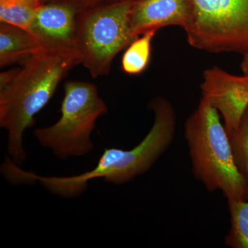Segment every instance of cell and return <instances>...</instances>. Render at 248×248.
Instances as JSON below:
<instances>
[{
    "instance_id": "obj_17",
    "label": "cell",
    "mask_w": 248,
    "mask_h": 248,
    "mask_svg": "<svg viewBox=\"0 0 248 248\" xmlns=\"http://www.w3.org/2000/svg\"><path fill=\"white\" fill-rule=\"evenodd\" d=\"M241 69L244 73V76L248 77V53L243 55L241 62Z\"/></svg>"
},
{
    "instance_id": "obj_7",
    "label": "cell",
    "mask_w": 248,
    "mask_h": 248,
    "mask_svg": "<svg viewBox=\"0 0 248 248\" xmlns=\"http://www.w3.org/2000/svg\"><path fill=\"white\" fill-rule=\"evenodd\" d=\"M201 89L202 98L223 117L231 138L248 108V77L234 76L213 66L204 71Z\"/></svg>"
},
{
    "instance_id": "obj_8",
    "label": "cell",
    "mask_w": 248,
    "mask_h": 248,
    "mask_svg": "<svg viewBox=\"0 0 248 248\" xmlns=\"http://www.w3.org/2000/svg\"><path fill=\"white\" fill-rule=\"evenodd\" d=\"M80 13L69 3H44L37 10L29 32L44 48L74 50Z\"/></svg>"
},
{
    "instance_id": "obj_10",
    "label": "cell",
    "mask_w": 248,
    "mask_h": 248,
    "mask_svg": "<svg viewBox=\"0 0 248 248\" xmlns=\"http://www.w3.org/2000/svg\"><path fill=\"white\" fill-rule=\"evenodd\" d=\"M29 31L6 23H0V67L27 61L44 49Z\"/></svg>"
},
{
    "instance_id": "obj_4",
    "label": "cell",
    "mask_w": 248,
    "mask_h": 248,
    "mask_svg": "<svg viewBox=\"0 0 248 248\" xmlns=\"http://www.w3.org/2000/svg\"><path fill=\"white\" fill-rule=\"evenodd\" d=\"M63 89L60 120L34 131L40 146L51 150L62 160L84 156L93 151L91 135L98 119L108 112L93 83L68 81Z\"/></svg>"
},
{
    "instance_id": "obj_15",
    "label": "cell",
    "mask_w": 248,
    "mask_h": 248,
    "mask_svg": "<svg viewBox=\"0 0 248 248\" xmlns=\"http://www.w3.org/2000/svg\"><path fill=\"white\" fill-rule=\"evenodd\" d=\"M120 1H123V0H44V3H45L46 1H48V2L60 1V2L69 3V4L75 5L81 11L96 7V6H102V5Z\"/></svg>"
},
{
    "instance_id": "obj_5",
    "label": "cell",
    "mask_w": 248,
    "mask_h": 248,
    "mask_svg": "<svg viewBox=\"0 0 248 248\" xmlns=\"http://www.w3.org/2000/svg\"><path fill=\"white\" fill-rule=\"evenodd\" d=\"M135 1H116L80 13L74 52L78 64L93 78L108 76L115 57L136 39L130 25Z\"/></svg>"
},
{
    "instance_id": "obj_16",
    "label": "cell",
    "mask_w": 248,
    "mask_h": 248,
    "mask_svg": "<svg viewBox=\"0 0 248 248\" xmlns=\"http://www.w3.org/2000/svg\"><path fill=\"white\" fill-rule=\"evenodd\" d=\"M19 69V68H13L1 72L0 74V90L4 89L14 80Z\"/></svg>"
},
{
    "instance_id": "obj_6",
    "label": "cell",
    "mask_w": 248,
    "mask_h": 248,
    "mask_svg": "<svg viewBox=\"0 0 248 248\" xmlns=\"http://www.w3.org/2000/svg\"><path fill=\"white\" fill-rule=\"evenodd\" d=\"M189 45L212 53H248V0H192Z\"/></svg>"
},
{
    "instance_id": "obj_11",
    "label": "cell",
    "mask_w": 248,
    "mask_h": 248,
    "mask_svg": "<svg viewBox=\"0 0 248 248\" xmlns=\"http://www.w3.org/2000/svg\"><path fill=\"white\" fill-rule=\"evenodd\" d=\"M158 30L152 29L141 34L125 48L122 58V69L129 76H138L146 71L152 56V44Z\"/></svg>"
},
{
    "instance_id": "obj_14",
    "label": "cell",
    "mask_w": 248,
    "mask_h": 248,
    "mask_svg": "<svg viewBox=\"0 0 248 248\" xmlns=\"http://www.w3.org/2000/svg\"><path fill=\"white\" fill-rule=\"evenodd\" d=\"M235 163L247 183L248 200V108L236 133L230 138Z\"/></svg>"
},
{
    "instance_id": "obj_2",
    "label": "cell",
    "mask_w": 248,
    "mask_h": 248,
    "mask_svg": "<svg viewBox=\"0 0 248 248\" xmlns=\"http://www.w3.org/2000/svg\"><path fill=\"white\" fill-rule=\"evenodd\" d=\"M76 65L74 50L44 48L24 62L14 80L0 90V126L7 132L10 159L18 166L27 157L24 133L35 125V115Z\"/></svg>"
},
{
    "instance_id": "obj_13",
    "label": "cell",
    "mask_w": 248,
    "mask_h": 248,
    "mask_svg": "<svg viewBox=\"0 0 248 248\" xmlns=\"http://www.w3.org/2000/svg\"><path fill=\"white\" fill-rule=\"evenodd\" d=\"M231 228L224 244L232 248H248V200H228Z\"/></svg>"
},
{
    "instance_id": "obj_12",
    "label": "cell",
    "mask_w": 248,
    "mask_h": 248,
    "mask_svg": "<svg viewBox=\"0 0 248 248\" xmlns=\"http://www.w3.org/2000/svg\"><path fill=\"white\" fill-rule=\"evenodd\" d=\"M44 0H0V22L29 31Z\"/></svg>"
},
{
    "instance_id": "obj_9",
    "label": "cell",
    "mask_w": 248,
    "mask_h": 248,
    "mask_svg": "<svg viewBox=\"0 0 248 248\" xmlns=\"http://www.w3.org/2000/svg\"><path fill=\"white\" fill-rule=\"evenodd\" d=\"M192 13V0H135L130 25L134 37L146 31L175 26L185 29Z\"/></svg>"
},
{
    "instance_id": "obj_1",
    "label": "cell",
    "mask_w": 248,
    "mask_h": 248,
    "mask_svg": "<svg viewBox=\"0 0 248 248\" xmlns=\"http://www.w3.org/2000/svg\"><path fill=\"white\" fill-rule=\"evenodd\" d=\"M149 107L154 112V123L144 139L132 149L107 148L95 167L69 177H44L16 167L15 182L17 184L38 182L54 195L74 198L84 193L93 179H102L115 185H122L143 175L169 149L177 128V115L168 99L155 97L150 102Z\"/></svg>"
},
{
    "instance_id": "obj_3",
    "label": "cell",
    "mask_w": 248,
    "mask_h": 248,
    "mask_svg": "<svg viewBox=\"0 0 248 248\" xmlns=\"http://www.w3.org/2000/svg\"><path fill=\"white\" fill-rule=\"evenodd\" d=\"M219 113L202 98L184 125L192 171L208 192L228 200H247V183L235 163L231 140Z\"/></svg>"
}]
</instances>
